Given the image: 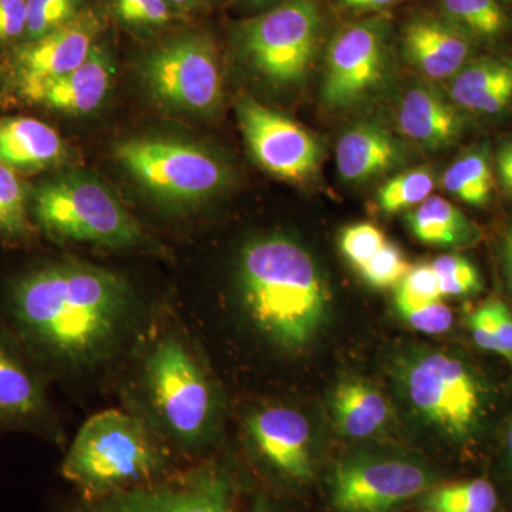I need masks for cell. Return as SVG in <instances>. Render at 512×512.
Instances as JSON below:
<instances>
[{
	"mask_svg": "<svg viewBox=\"0 0 512 512\" xmlns=\"http://www.w3.org/2000/svg\"><path fill=\"white\" fill-rule=\"evenodd\" d=\"M114 154L144 190L168 204L208 200L229 181L227 165L220 158L177 138H128L117 144Z\"/></svg>",
	"mask_w": 512,
	"mask_h": 512,
	"instance_id": "7",
	"label": "cell"
},
{
	"mask_svg": "<svg viewBox=\"0 0 512 512\" xmlns=\"http://www.w3.org/2000/svg\"><path fill=\"white\" fill-rule=\"evenodd\" d=\"M167 470L164 448L146 423L119 410L90 417L60 467L87 503L160 483Z\"/></svg>",
	"mask_w": 512,
	"mask_h": 512,
	"instance_id": "3",
	"label": "cell"
},
{
	"mask_svg": "<svg viewBox=\"0 0 512 512\" xmlns=\"http://www.w3.org/2000/svg\"><path fill=\"white\" fill-rule=\"evenodd\" d=\"M0 320L46 377L110 359L136 326L137 299L117 272L74 259L30 266L6 282Z\"/></svg>",
	"mask_w": 512,
	"mask_h": 512,
	"instance_id": "1",
	"label": "cell"
},
{
	"mask_svg": "<svg viewBox=\"0 0 512 512\" xmlns=\"http://www.w3.org/2000/svg\"><path fill=\"white\" fill-rule=\"evenodd\" d=\"M407 225L414 237L437 247H466L480 238V229L460 208L437 195L406 214Z\"/></svg>",
	"mask_w": 512,
	"mask_h": 512,
	"instance_id": "24",
	"label": "cell"
},
{
	"mask_svg": "<svg viewBox=\"0 0 512 512\" xmlns=\"http://www.w3.org/2000/svg\"><path fill=\"white\" fill-rule=\"evenodd\" d=\"M170 3L171 8L187 9L190 8L194 0H167Z\"/></svg>",
	"mask_w": 512,
	"mask_h": 512,
	"instance_id": "43",
	"label": "cell"
},
{
	"mask_svg": "<svg viewBox=\"0 0 512 512\" xmlns=\"http://www.w3.org/2000/svg\"><path fill=\"white\" fill-rule=\"evenodd\" d=\"M148 92L170 109L210 114L220 107L222 74L212 43L180 37L148 53L140 67Z\"/></svg>",
	"mask_w": 512,
	"mask_h": 512,
	"instance_id": "11",
	"label": "cell"
},
{
	"mask_svg": "<svg viewBox=\"0 0 512 512\" xmlns=\"http://www.w3.org/2000/svg\"><path fill=\"white\" fill-rule=\"evenodd\" d=\"M421 510L441 512H495L497 491L483 478L461 483L434 485L417 498Z\"/></svg>",
	"mask_w": 512,
	"mask_h": 512,
	"instance_id": "27",
	"label": "cell"
},
{
	"mask_svg": "<svg viewBox=\"0 0 512 512\" xmlns=\"http://www.w3.org/2000/svg\"><path fill=\"white\" fill-rule=\"evenodd\" d=\"M239 127L256 163L285 181H305L316 174L322 151L301 124L252 97L237 104Z\"/></svg>",
	"mask_w": 512,
	"mask_h": 512,
	"instance_id": "12",
	"label": "cell"
},
{
	"mask_svg": "<svg viewBox=\"0 0 512 512\" xmlns=\"http://www.w3.org/2000/svg\"><path fill=\"white\" fill-rule=\"evenodd\" d=\"M251 3H256V5H264V3H271L274 0H249Z\"/></svg>",
	"mask_w": 512,
	"mask_h": 512,
	"instance_id": "44",
	"label": "cell"
},
{
	"mask_svg": "<svg viewBox=\"0 0 512 512\" xmlns=\"http://www.w3.org/2000/svg\"><path fill=\"white\" fill-rule=\"evenodd\" d=\"M419 512H441V511H433V510H421Z\"/></svg>",
	"mask_w": 512,
	"mask_h": 512,
	"instance_id": "46",
	"label": "cell"
},
{
	"mask_svg": "<svg viewBox=\"0 0 512 512\" xmlns=\"http://www.w3.org/2000/svg\"><path fill=\"white\" fill-rule=\"evenodd\" d=\"M396 309L413 329L427 335H443L453 326V312L443 301L396 306Z\"/></svg>",
	"mask_w": 512,
	"mask_h": 512,
	"instance_id": "36",
	"label": "cell"
},
{
	"mask_svg": "<svg viewBox=\"0 0 512 512\" xmlns=\"http://www.w3.org/2000/svg\"><path fill=\"white\" fill-rule=\"evenodd\" d=\"M28 2L0 0V43H9L26 36Z\"/></svg>",
	"mask_w": 512,
	"mask_h": 512,
	"instance_id": "37",
	"label": "cell"
},
{
	"mask_svg": "<svg viewBox=\"0 0 512 512\" xmlns=\"http://www.w3.org/2000/svg\"><path fill=\"white\" fill-rule=\"evenodd\" d=\"M238 274L249 318L279 348H303L328 320V282L298 242L278 235L249 242L242 249Z\"/></svg>",
	"mask_w": 512,
	"mask_h": 512,
	"instance_id": "2",
	"label": "cell"
},
{
	"mask_svg": "<svg viewBox=\"0 0 512 512\" xmlns=\"http://www.w3.org/2000/svg\"><path fill=\"white\" fill-rule=\"evenodd\" d=\"M111 3L116 15L136 28H160L173 16L167 0H111Z\"/></svg>",
	"mask_w": 512,
	"mask_h": 512,
	"instance_id": "35",
	"label": "cell"
},
{
	"mask_svg": "<svg viewBox=\"0 0 512 512\" xmlns=\"http://www.w3.org/2000/svg\"><path fill=\"white\" fill-rule=\"evenodd\" d=\"M113 77L114 66L110 56L94 46L89 59L73 72L49 82L20 87V92L32 103L84 116L99 109L106 100Z\"/></svg>",
	"mask_w": 512,
	"mask_h": 512,
	"instance_id": "17",
	"label": "cell"
},
{
	"mask_svg": "<svg viewBox=\"0 0 512 512\" xmlns=\"http://www.w3.org/2000/svg\"><path fill=\"white\" fill-rule=\"evenodd\" d=\"M28 197L18 174L0 164V237L12 242H26L32 238Z\"/></svg>",
	"mask_w": 512,
	"mask_h": 512,
	"instance_id": "28",
	"label": "cell"
},
{
	"mask_svg": "<svg viewBox=\"0 0 512 512\" xmlns=\"http://www.w3.org/2000/svg\"><path fill=\"white\" fill-rule=\"evenodd\" d=\"M393 377L413 413L444 439L467 446L483 433L493 390L464 357L444 349L410 348L394 362Z\"/></svg>",
	"mask_w": 512,
	"mask_h": 512,
	"instance_id": "4",
	"label": "cell"
},
{
	"mask_svg": "<svg viewBox=\"0 0 512 512\" xmlns=\"http://www.w3.org/2000/svg\"><path fill=\"white\" fill-rule=\"evenodd\" d=\"M505 456H507L508 467L512 473V419L508 421L504 434Z\"/></svg>",
	"mask_w": 512,
	"mask_h": 512,
	"instance_id": "42",
	"label": "cell"
},
{
	"mask_svg": "<svg viewBox=\"0 0 512 512\" xmlns=\"http://www.w3.org/2000/svg\"><path fill=\"white\" fill-rule=\"evenodd\" d=\"M46 382L45 373L0 320V433L59 439Z\"/></svg>",
	"mask_w": 512,
	"mask_h": 512,
	"instance_id": "13",
	"label": "cell"
},
{
	"mask_svg": "<svg viewBox=\"0 0 512 512\" xmlns=\"http://www.w3.org/2000/svg\"><path fill=\"white\" fill-rule=\"evenodd\" d=\"M446 20L471 42H493L510 28L500 0H441Z\"/></svg>",
	"mask_w": 512,
	"mask_h": 512,
	"instance_id": "25",
	"label": "cell"
},
{
	"mask_svg": "<svg viewBox=\"0 0 512 512\" xmlns=\"http://www.w3.org/2000/svg\"><path fill=\"white\" fill-rule=\"evenodd\" d=\"M400 131L421 147L446 148L460 137L464 119L451 100L430 86L407 90L399 109Z\"/></svg>",
	"mask_w": 512,
	"mask_h": 512,
	"instance_id": "19",
	"label": "cell"
},
{
	"mask_svg": "<svg viewBox=\"0 0 512 512\" xmlns=\"http://www.w3.org/2000/svg\"><path fill=\"white\" fill-rule=\"evenodd\" d=\"M79 512L279 511L265 494H245L244 488L227 468L208 464L187 476L92 501Z\"/></svg>",
	"mask_w": 512,
	"mask_h": 512,
	"instance_id": "9",
	"label": "cell"
},
{
	"mask_svg": "<svg viewBox=\"0 0 512 512\" xmlns=\"http://www.w3.org/2000/svg\"><path fill=\"white\" fill-rule=\"evenodd\" d=\"M319 39L320 16L313 0H289L242 30L249 62L276 86H295L308 77Z\"/></svg>",
	"mask_w": 512,
	"mask_h": 512,
	"instance_id": "10",
	"label": "cell"
},
{
	"mask_svg": "<svg viewBox=\"0 0 512 512\" xmlns=\"http://www.w3.org/2000/svg\"><path fill=\"white\" fill-rule=\"evenodd\" d=\"M437 474L420 458L357 450L340 458L329 476L335 512H393L437 485Z\"/></svg>",
	"mask_w": 512,
	"mask_h": 512,
	"instance_id": "8",
	"label": "cell"
},
{
	"mask_svg": "<svg viewBox=\"0 0 512 512\" xmlns=\"http://www.w3.org/2000/svg\"><path fill=\"white\" fill-rule=\"evenodd\" d=\"M386 67L383 29L372 22L349 26L329 47L323 100L332 109H345L359 103L382 83Z\"/></svg>",
	"mask_w": 512,
	"mask_h": 512,
	"instance_id": "14",
	"label": "cell"
},
{
	"mask_svg": "<svg viewBox=\"0 0 512 512\" xmlns=\"http://www.w3.org/2000/svg\"><path fill=\"white\" fill-rule=\"evenodd\" d=\"M412 268L413 266L404 258L402 249L387 241L386 245L357 272L367 285L376 289H387L396 288Z\"/></svg>",
	"mask_w": 512,
	"mask_h": 512,
	"instance_id": "31",
	"label": "cell"
},
{
	"mask_svg": "<svg viewBox=\"0 0 512 512\" xmlns=\"http://www.w3.org/2000/svg\"><path fill=\"white\" fill-rule=\"evenodd\" d=\"M441 299L443 293L440 291L439 278L431 264L413 266L394 292L396 306L421 305Z\"/></svg>",
	"mask_w": 512,
	"mask_h": 512,
	"instance_id": "34",
	"label": "cell"
},
{
	"mask_svg": "<svg viewBox=\"0 0 512 512\" xmlns=\"http://www.w3.org/2000/svg\"><path fill=\"white\" fill-rule=\"evenodd\" d=\"M497 168L498 181H500L501 187L512 195V138L505 141L497 154Z\"/></svg>",
	"mask_w": 512,
	"mask_h": 512,
	"instance_id": "39",
	"label": "cell"
},
{
	"mask_svg": "<svg viewBox=\"0 0 512 512\" xmlns=\"http://www.w3.org/2000/svg\"><path fill=\"white\" fill-rule=\"evenodd\" d=\"M255 453L284 483L303 487L315 478L311 424L285 406L265 407L245 421Z\"/></svg>",
	"mask_w": 512,
	"mask_h": 512,
	"instance_id": "15",
	"label": "cell"
},
{
	"mask_svg": "<svg viewBox=\"0 0 512 512\" xmlns=\"http://www.w3.org/2000/svg\"><path fill=\"white\" fill-rule=\"evenodd\" d=\"M382 229L370 222L349 225L340 234V251L359 271L386 245Z\"/></svg>",
	"mask_w": 512,
	"mask_h": 512,
	"instance_id": "33",
	"label": "cell"
},
{
	"mask_svg": "<svg viewBox=\"0 0 512 512\" xmlns=\"http://www.w3.org/2000/svg\"><path fill=\"white\" fill-rule=\"evenodd\" d=\"M488 309H490L491 319L498 339L503 345L507 362L512 367V311L510 306L501 299H488Z\"/></svg>",
	"mask_w": 512,
	"mask_h": 512,
	"instance_id": "38",
	"label": "cell"
},
{
	"mask_svg": "<svg viewBox=\"0 0 512 512\" xmlns=\"http://www.w3.org/2000/svg\"><path fill=\"white\" fill-rule=\"evenodd\" d=\"M444 188L471 207H484L493 194L494 178L484 148H474L457 158L443 177Z\"/></svg>",
	"mask_w": 512,
	"mask_h": 512,
	"instance_id": "26",
	"label": "cell"
},
{
	"mask_svg": "<svg viewBox=\"0 0 512 512\" xmlns=\"http://www.w3.org/2000/svg\"><path fill=\"white\" fill-rule=\"evenodd\" d=\"M32 214L37 227L57 242L130 249L146 238L116 194L87 174H64L39 185Z\"/></svg>",
	"mask_w": 512,
	"mask_h": 512,
	"instance_id": "6",
	"label": "cell"
},
{
	"mask_svg": "<svg viewBox=\"0 0 512 512\" xmlns=\"http://www.w3.org/2000/svg\"><path fill=\"white\" fill-rule=\"evenodd\" d=\"M28 2V25L26 37H39L62 28L76 19L77 0H26Z\"/></svg>",
	"mask_w": 512,
	"mask_h": 512,
	"instance_id": "32",
	"label": "cell"
},
{
	"mask_svg": "<svg viewBox=\"0 0 512 512\" xmlns=\"http://www.w3.org/2000/svg\"><path fill=\"white\" fill-rule=\"evenodd\" d=\"M2 84H3L2 73H0V94H2Z\"/></svg>",
	"mask_w": 512,
	"mask_h": 512,
	"instance_id": "45",
	"label": "cell"
},
{
	"mask_svg": "<svg viewBox=\"0 0 512 512\" xmlns=\"http://www.w3.org/2000/svg\"><path fill=\"white\" fill-rule=\"evenodd\" d=\"M94 37L92 23L76 18L39 39L23 43L13 53L19 87L49 82L73 72L92 55Z\"/></svg>",
	"mask_w": 512,
	"mask_h": 512,
	"instance_id": "16",
	"label": "cell"
},
{
	"mask_svg": "<svg viewBox=\"0 0 512 512\" xmlns=\"http://www.w3.org/2000/svg\"><path fill=\"white\" fill-rule=\"evenodd\" d=\"M404 55L433 80L453 79L473 55V42L450 23L419 18L404 29Z\"/></svg>",
	"mask_w": 512,
	"mask_h": 512,
	"instance_id": "18",
	"label": "cell"
},
{
	"mask_svg": "<svg viewBox=\"0 0 512 512\" xmlns=\"http://www.w3.org/2000/svg\"><path fill=\"white\" fill-rule=\"evenodd\" d=\"M346 5L360 9H380L393 5L397 0H343Z\"/></svg>",
	"mask_w": 512,
	"mask_h": 512,
	"instance_id": "41",
	"label": "cell"
},
{
	"mask_svg": "<svg viewBox=\"0 0 512 512\" xmlns=\"http://www.w3.org/2000/svg\"><path fill=\"white\" fill-rule=\"evenodd\" d=\"M66 146L55 128L30 117L0 119V164L36 173L59 164Z\"/></svg>",
	"mask_w": 512,
	"mask_h": 512,
	"instance_id": "22",
	"label": "cell"
},
{
	"mask_svg": "<svg viewBox=\"0 0 512 512\" xmlns=\"http://www.w3.org/2000/svg\"><path fill=\"white\" fill-rule=\"evenodd\" d=\"M448 96L458 109L484 116L503 113L512 101V57L470 60L451 79Z\"/></svg>",
	"mask_w": 512,
	"mask_h": 512,
	"instance_id": "20",
	"label": "cell"
},
{
	"mask_svg": "<svg viewBox=\"0 0 512 512\" xmlns=\"http://www.w3.org/2000/svg\"><path fill=\"white\" fill-rule=\"evenodd\" d=\"M501 256H503L504 276L512 293V224L505 231L503 244H501Z\"/></svg>",
	"mask_w": 512,
	"mask_h": 512,
	"instance_id": "40",
	"label": "cell"
},
{
	"mask_svg": "<svg viewBox=\"0 0 512 512\" xmlns=\"http://www.w3.org/2000/svg\"><path fill=\"white\" fill-rule=\"evenodd\" d=\"M437 278L440 291L444 296H471L483 289L480 272L476 265L458 254L441 255L431 262Z\"/></svg>",
	"mask_w": 512,
	"mask_h": 512,
	"instance_id": "30",
	"label": "cell"
},
{
	"mask_svg": "<svg viewBox=\"0 0 512 512\" xmlns=\"http://www.w3.org/2000/svg\"><path fill=\"white\" fill-rule=\"evenodd\" d=\"M140 376L160 429L188 450L204 446L217 427L220 397L191 346L180 336H161L148 349Z\"/></svg>",
	"mask_w": 512,
	"mask_h": 512,
	"instance_id": "5",
	"label": "cell"
},
{
	"mask_svg": "<svg viewBox=\"0 0 512 512\" xmlns=\"http://www.w3.org/2000/svg\"><path fill=\"white\" fill-rule=\"evenodd\" d=\"M402 158L396 138L376 123L349 128L336 144L338 173L348 183H366L386 174L402 163Z\"/></svg>",
	"mask_w": 512,
	"mask_h": 512,
	"instance_id": "21",
	"label": "cell"
},
{
	"mask_svg": "<svg viewBox=\"0 0 512 512\" xmlns=\"http://www.w3.org/2000/svg\"><path fill=\"white\" fill-rule=\"evenodd\" d=\"M330 412L340 436L363 440L384 429L392 407L375 384L362 377L346 376L333 387Z\"/></svg>",
	"mask_w": 512,
	"mask_h": 512,
	"instance_id": "23",
	"label": "cell"
},
{
	"mask_svg": "<svg viewBox=\"0 0 512 512\" xmlns=\"http://www.w3.org/2000/svg\"><path fill=\"white\" fill-rule=\"evenodd\" d=\"M434 187L436 178L429 168H414L382 185L377 191V204L384 214H397L426 201Z\"/></svg>",
	"mask_w": 512,
	"mask_h": 512,
	"instance_id": "29",
	"label": "cell"
}]
</instances>
